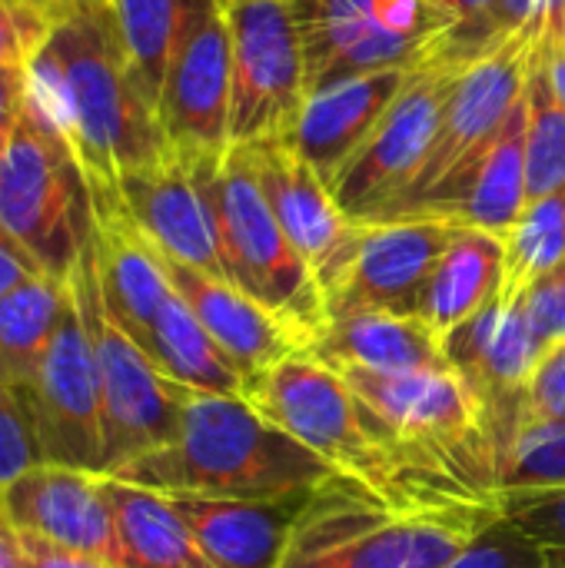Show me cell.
Segmentation results:
<instances>
[{
	"mask_svg": "<svg viewBox=\"0 0 565 568\" xmlns=\"http://www.w3.org/2000/svg\"><path fill=\"white\" fill-rule=\"evenodd\" d=\"M27 103L63 133L93 190H117L170 153L107 0H83L50 27L27 63Z\"/></svg>",
	"mask_w": 565,
	"mask_h": 568,
	"instance_id": "6da1fadb",
	"label": "cell"
},
{
	"mask_svg": "<svg viewBox=\"0 0 565 568\" xmlns=\"http://www.w3.org/2000/svg\"><path fill=\"white\" fill-rule=\"evenodd\" d=\"M110 476L163 496L283 499L313 493L336 473L246 396L183 389L176 436Z\"/></svg>",
	"mask_w": 565,
	"mask_h": 568,
	"instance_id": "7a4b0ae2",
	"label": "cell"
},
{
	"mask_svg": "<svg viewBox=\"0 0 565 568\" xmlns=\"http://www.w3.org/2000/svg\"><path fill=\"white\" fill-rule=\"evenodd\" d=\"M246 399L286 436L316 453L336 476L393 509L476 506L423 486L390 449L376 413L316 356L300 353L250 383ZM496 509V506H493Z\"/></svg>",
	"mask_w": 565,
	"mask_h": 568,
	"instance_id": "3957f363",
	"label": "cell"
},
{
	"mask_svg": "<svg viewBox=\"0 0 565 568\" xmlns=\"http://www.w3.org/2000/svg\"><path fill=\"white\" fill-rule=\"evenodd\" d=\"M496 519L493 506L393 509L333 476L313 489L280 568H443Z\"/></svg>",
	"mask_w": 565,
	"mask_h": 568,
	"instance_id": "277c9868",
	"label": "cell"
},
{
	"mask_svg": "<svg viewBox=\"0 0 565 568\" xmlns=\"http://www.w3.org/2000/svg\"><path fill=\"white\" fill-rule=\"evenodd\" d=\"M0 226L57 280H70L97 236L93 183L63 133L30 103L0 160Z\"/></svg>",
	"mask_w": 565,
	"mask_h": 568,
	"instance_id": "5b68a950",
	"label": "cell"
},
{
	"mask_svg": "<svg viewBox=\"0 0 565 568\" xmlns=\"http://www.w3.org/2000/svg\"><path fill=\"white\" fill-rule=\"evenodd\" d=\"M539 27L543 17L519 23L500 33L483 53L463 63L450 90L433 150L413 190L383 220L433 210L450 193H456L460 183L483 163V156L500 140L503 126L526 97L539 50Z\"/></svg>",
	"mask_w": 565,
	"mask_h": 568,
	"instance_id": "8992f818",
	"label": "cell"
},
{
	"mask_svg": "<svg viewBox=\"0 0 565 568\" xmlns=\"http://www.w3.org/2000/svg\"><path fill=\"white\" fill-rule=\"evenodd\" d=\"M210 200L226 280L316 339L326 326V296L276 223L250 146L230 143L213 160Z\"/></svg>",
	"mask_w": 565,
	"mask_h": 568,
	"instance_id": "52a82bcc",
	"label": "cell"
},
{
	"mask_svg": "<svg viewBox=\"0 0 565 568\" xmlns=\"http://www.w3.org/2000/svg\"><path fill=\"white\" fill-rule=\"evenodd\" d=\"M70 286L87 320L97 366H100L103 436H107L103 476H110L130 466L133 459L167 446L176 436L186 386L170 383L157 369V363L140 349V343L113 320L100 293L93 246L70 273Z\"/></svg>",
	"mask_w": 565,
	"mask_h": 568,
	"instance_id": "ba28073f",
	"label": "cell"
},
{
	"mask_svg": "<svg viewBox=\"0 0 565 568\" xmlns=\"http://www.w3.org/2000/svg\"><path fill=\"white\" fill-rule=\"evenodd\" d=\"M460 70L463 63L436 53V47L423 63L413 67L393 106L330 183L346 216H353L356 223L383 220L413 190L433 150Z\"/></svg>",
	"mask_w": 565,
	"mask_h": 568,
	"instance_id": "9c48e42d",
	"label": "cell"
},
{
	"mask_svg": "<svg viewBox=\"0 0 565 568\" xmlns=\"http://www.w3.org/2000/svg\"><path fill=\"white\" fill-rule=\"evenodd\" d=\"M233 43L230 143L290 136L310 93L306 53L290 0H226Z\"/></svg>",
	"mask_w": 565,
	"mask_h": 568,
	"instance_id": "30bf717a",
	"label": "cell"
},
{
	"mask_svg": "<svg viewBox=\"0 0 565 568\" xmlns=\"http://www.w3.org/2000/svg\"><path fill=\"white\" fill-rule=\"evenodd\" d=\"M20 399L27 406L43 463L103 473L107 436L100 366L73 286L53 343Z\"/></svg>",
	"mask_w": 565,
	"mask_h": 568,
	"instance_id": "8fae6325",
	"label": "cell"
},
{
	"mask_svg": "<svg viewBox=\"0 0 565 568\" xmlns=\"http://www.w3.org/2000/svg\"><path fill=\"white\" fill-rule=\"evenodd\" d=\"M233 43L226 0H200L163 77L157 116L167 146L186 156H216L230 146Z\"/></svg>",
	"mask_w": 565,
	"mask_h": 568,
	"instance_id": "7c38bea8",
	"label": "cell"
},
{
	"mask_svg": "<svg viewBox=\"0 0 565 568\" xmlns=\"http://www.w3.org/2000/svg\"><path fill=\"white\" fill-rule=\"evenodd\" d=\"M456 233L460 226L436 213L363 223L343 276L326 293V320L346 313H416Z\"/></svg>",
	"mask_w": 565,
	"mask_h": 568,
	"instance_id": "4fadbf2b",
	"label": "cell"
},
{
	"mask_svg": "<svg viewBox=\"0 0 565 568\" xmlns=\"http://www.w3.org/2000/svg\"><path fill=\"white\" fill-rule=\"evenodd\" d=\"M543 353L546 349L533 333L526 300L503 303L496 296L490 306L443 336L446 366L466 379L486 413L493 443L500 449V469L523 433V396Z\"/></svg>",
	"mask_w": 565,
	"mask_h": 568,
	"instance_id": "5bb4252c",
	"label": "cell"
},
{
	"mask_svg": "<svg viewBox=\"0 0 565 568\" xmlns=\"http://www.w3.org/2000/svg\"><path fill=\"white\" fill-rule=\"evenodd\" d=\"M216 156L170 150L153 166L127 173L110 193H117L120 206L163 256L226 280L210 200V166Z\"/></svg>",
	"mask_w": 565,
	"mask_h": 568,
	"instance_id": "9a60e30c",
	"label": "cell"
},
{
	"mask_svg": "<svg viewBox=\"0 0 565 568\" xmlns=\"http://www.w3.org/2000/svg\"><path fill=\"white\" fill-rule=\"evenodd\" d=\"M250 153L276 223L326 296L343 276L363 223L343 213L333 186L286 136L253 143Z\"/></svg>",
	"mask_w": 565,
	"mask_h": 568,
	"instance_id": "2e32d148",
	"label": "cell"
},
{
	"mask_svg": "<svg viewBox=\"0 0 565 568\" xmlns=\"http://www.w3.org/2000/svg\"><path fill=\"white\" fill-rule=\"evenodd\" d=\"M0 509L27 539L117 566V523L103 473L37 463L0 493Z\"/></svg>",
	"mask_w": 565,
	"mask_h": 568,
	"instance_id": "e0dca14e",
	"label": "cell"
},
{
	"mask_svg": "<svg viewBox=\"0 0 565 568\" xmlns=\"http://www.w3.org/2000/svg\"><path fill=\"white\" fill-rule=\"evenodd\" d=\"M163 266L173 290L183 296V303L193 310L203 329L216 339V346L240 366V373L250 383L270 373L273 366L313 349V336L306 329L283 320L280 313L243 293L236 283L210 276L170 256H163Z\"/></svg>",
	"mask_w": 565,
	"mask_h": 568,
	"instance_id": "ac0fdd59",
	"label": "cell"
},
{
	"mask_svg": "<svg viewBox=\"0 0 565 568\" xmlns=\"http://www.w3.org/2000/svg\"><path fill=\"white\" fill-rule=\"evenodd\" d=\"M410 73L413 67H386L340 77L310 90L286 140L306 156L310 166L323 173L326 183H333L343 163L393 106Z\"/></svg>",
	"mask_w": 565,
	"mask_h": 568,
	"instance_id": "d6986e66",
	"label": "cell"
},
{
	"mask_svg": "<svg viewBox=\"0 0 565 568\" xmlns=\"http://www.w3.org/2000/svg\"><path fill=\"white\" fill-rule=\"evenodd\" d=\"M310 496L313 493L283 499H167L183 516V523L216 568H280Z\"/></svg>",
	"mask_w": 565,
	"mask_h": 568,
	"instance_id": "ffe728a7",
	"label": "cell"
},
{
	"mask_svg": "<svg viewBox=\"0 0 565 568\" xmlns=\"http://www.w3.org/2000/svg\"><path fill=\"white\" fill-rule=\"evenodd\" d=\"M310 356L323 366H360L376 373L446 369L443 339L416 313H346L326 320Z\"/></svg>",
	"mask_w": 565,
	"mask_h": 568,
	"instance_id": "44dd1931",
	"label": "cell"
},
{
	"mask_svg": "<svg viewBox=\"0 0 565 568\" xmlns=\"http://www.w3.org/2000/svg\"><path fill=\"white\" fill-rule=\"evenodd\" d=\"M529 206L526 190V97L503 126L500 140L490 146L483 163L460 183L456 193H450L443 203H436L426 213L446 216L456 226L483 230L500 240L509 236V230L519 223V216Z\"/></svg>",
	"mask_w": 565,
	"mask_h": 568,
	"instance_id": "7402d4cb",
	"label": "cell"
},
{
	"mask_svg": "<svg viewBox=\"0 0 565 568\" xmlns=\"http://www.w3.org/2000/svg\"><path fill=\"white\" fill-rule=\"evenodd\" d=\"M503 260L506 246L500 236L460 226L423 290L416 316L443 339L450 329H456L500 296Z\"/></svg>",
	"mask_w": 565,
	"mask_h": 568,
	"instance_id": "603a6c76",
	"label": "cell"
},
{
	"mask_svg": "<svg viewBox=\"0 0 565 568\" xmlns=\"http://www.w3.org/2000/svg\"><path fill=\"white\" fill-rule=\"evenodd\" d=\"M120 568H216L173 503L153 489L107 476Z\"/></svg>",
	"mask_w": 565,
	"mask_h": 568,
	"instance_id": "cb8c5ba5",
	"label": "cell"
},
{
	"mask_svg": "<svg viewBox=\"0 0 565 568\" xmlns=\"http://www.w3.org/2000/svg\"><path fill=\"white\" fill-rule=\"evenodd\" d=\"M140 349L157 363V369L186 389L220 393V396H246L250 379L240 366L216 346V339L203 329L183 296L173 290L150 323Z\"/></svg>",
	"mask_w": 565,
	"mask_h": 568,
	"instance_id": "d4e9b609",
	"label": "cell"
},
{
	"mask_svg": "<svg viewBox=\"0 0 565 568\" xmlns=\"http://www.w3.org/2000/svg\"><path fill=\"white\" fill-rule=\"evenodd\" d=\"M70 296V280L33 273L0 296V383L23 396L40 369Z\"/></svg>",
	"mask_w": 565,
	"mask_h": 568,
	"instance_id": "484cf974",
	"label": "cell"
},
{
	"mask_svg": "<svg viewBox=\"0 0 565 568\" xmlns=\"http://www.w3.org/2000/svg\"><path fill=\"white\" fill-rule=\"evenodd\" d=\"M130 70L143 97L157 106L167 67L200 0H107Z\"/></svg>",
	"mask_w": 565,
	"mask_h": 568,
	"instance_id": "4316f807",
	"label": "cell"
},
{
	"mask_svg": "<svg viewBox=\"0 0 565 568\" xmlns=\"http://www.w3.org/2000/svg\"><path fill=\"white\" fill-rule=\"evenodd\" d=\"M503 303H519L539 276L565 260V190L539 196L503 240Z\"/></svg>",
	"mask_w": 565,
	"mask_h": 568,
	"instance_id": "83f0119b",
	"label": "cell"
},
{
	"mask_svg": "<svg viewBox=\"0 0 565 568\" xmlns=\"http://www.w3.org/2000/svg\"><path fill=\"white\" fill-rule=\"evenodd\" d=\"M526 190L529 203L565 190V106L539 70V50L526 87Z\"/></svg>",
	"mask_w": 565,
	"mask_h": 568,
	"instance_id": "f1b7e54d",
	"label": "cell"
},
{
	"mask_svg": "<svg viewBox=\"0 0 565 568\" xmlns=\"http://www.w3.org/2000/svg\"><path fill=\"white\" fill-rule=\"evenodd\" d=\"M559 486H565V423L533 426L519 433L500 469V493L559 489Z\"/></svg>",
	"mask_w": 565,
	"mask_h": 568,
	"instance_id": "f546056e",
	"label": "cell"
},
{
	"mask_svg": "<svg viewBox=\"0 0 565 568\" xmlns=\"http://www.w3.org/2000/svg\"><path fill=\"white\" fill-rule=\"evenodd\" d=\"M443 568H565V549L543 546L496 519L473 546Z\"/></svg>",
	"mask_w": 565,
	"mask_h": 568,
	"instance_id": "4dcf8cb0",
	"label": "cell"
},
{
	"mask_svg": "<svg viewBox=\"0 0 565 568\" xmlns=\"http://www.w3.org/2000/svg\"><path fill=\"white\" fill-rule=\"evenodd\" d=\"M496 513L516 532L565 549V486L559 489H526V493H500Z\"/></svg>",
	"mask_w": 565,
	"mask_h": 568,
	"instance_id": "1f68e13d",
	"label": "cell"
},
{
	"mask_svg": "<svg viewBox=\"0 0 565 568\" xmlns=\"http://www.w3.org/2000/svg\"><path fill=\"white\" fill-rule=\"evenodd\" d=\"M43 463L23 399L0 383V493L30 466Z\"/></svg>",
	"mask_w": 565,
	"mask_h": 568,
	"instance_id": "d6a6232c",
	"label": "cell"
},
{
	"mask_svg": "<svg viewBox=\"0 0 565 568\" xmlns=\"http://www.w3.org/2000/svg\"><path fill=\"white\" fill-rule=\"evenodd\" d=\"M556 423H565V339L539 356L523 396V433Z\"/></svg>",
	"mask_w": 565,
	"mask_h": 568,
	"instance_id": "836d02e7",
	"label": "cell"
},
{
	"mask_svg": "<svg viewBox=\"0 0 565 568\" xmlns=\"http://www.w3.org/2000/svg\"><path fill=\"white\" fill-rule=\"evenodd\" d=\"M50 27L53 23L37 10L0 0V67H27L37 47L47 40Z\"/></svg>",
	"mask_w": 565,
	"mask_h": 568,
	"instance_id": "e575fe53",
	"label": "cell"
},
{
	"mask_svg": "<svg viewBox=\"0 0 565 568\" xmlns=\"http://www.w3.org/2000/svg\"><path fill=\"white\" fill-rule=\"evenodd\" d=\"M526 313L533 323V333L543 349L565 339V260L556 263L546 276L533 283L526 293Z\"/></svg>",
	"mask_w": 565,
	"mask_h": 568,
	"instance_id": "d590c367",
	"label": "cell"
},
{
	"mask_svg": "<svg viewBox=\"0 0 565 568\" xmlns=\"http://www.w3.org/2000/svg\"><path fill=\"white\" fill-rule=\"evenodd\" d=\"M539 70L565 106V3L543 13L539 27Z\"/></svg>",
	"mask_w": 565,
	"mask_h": 568,
	"instance_id": "8d00e7d4",
	"label": "cell"
},
{
	"mask_svg": "<svg viewBox=\"0 0 565 568\" xmlns=\"http://www.w3.org/2000/svg\"><path fill=\"white\" fill-rule=\"evenodd\" d=\"M27 106V67H0V160Z\"/></svg>",
	"mask_w": 565,
	"mask_h": 568,
	"instance_id": "74e56055",
	"label": "cell"
},
{
	"mask_svg": "<svg viewBox=\"0 0 565 568\" xmlns=\"http://www.w3.org/2000/svg\"><path fill=\"white\" fill-rule=\"evenodd\" d=\"M23 552H27V568H120L113 566V562H107V559L63 552V549L47 546V542L27 539V536H23Z\"/></svg>",
	"mask_w": 565,
	"mask_h": 568,
	"instance_id": "f35d334b",
	"label": "cell"
},
{
	"mask_svg": "<svg viewBox=\"0 0 565 568\" xmlns=\"http://www.w3.org/2000/svg\"><path fill=\"white\" fill-rule=\"evenodd\" d=\"M33 273H43V270L17 246V240L0 226V296L10 293L17 283H23V280L33 276Z\"/></svg>",
	"mask_w": 565,
	"mask_h": 568,
	"instance_id": "ab89813d",
	"label": "cell"
},
{
	"mask_svg": "<svg viewBox=\"0 0 565 568\" xmlns=\"http://www.w3.org/2000/svg\"><path fill=\"white\" fill-rule=\"evenodd\" d=\"M565 0H500L496 3V27L500 30H513L519 23H529L556 7H563Z\"/></svg>",
	"mask_w": 565,
	"mask_h": 568,
	"instance_id": "60d3db41",
	"label": "cell"
},
{
	"mask_svg": "<svg viewBox=\"0 0 565 568\" xmlns=\"http://www.w3.org/2000/svg\"><path fill=\"white\" fill-rule=\"evenodd\" d=\"M0 568H27L23 536L13 529V523L0 509Z\"/></svg>",
	"mask_w": 565,
	"mask_h": 568,
	"instance_id": "b9f144b4",
	"label": "cell"
},
{
	"mask_svg": "<svg viewBox=\"0 0 565 568\" xmlns=\"http://www.w3.org/2000/svg\"><path fill=\"white\" fill-rule=\"evenodd\" d=\"M13 3H23L30 10H37L40 17H47L50 23H57L63 13H70L73 7H80L83 0H13Z\"/></svg>",
	"mask_w": 565,
	"mask_h": 568,
	"instance_id": "7bdbcfd3",
	"label": "cell"
}]
</instances>
